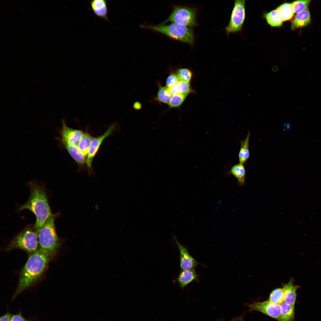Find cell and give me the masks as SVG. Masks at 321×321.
Segmentation results:
<instances>
[{
  "label": "cell",
  "mask_w": 321,
  "mask_h": 321,
  "mask_svg": "<svg viewBox=\"0 0 321 321\" xmlns=\"http://www.w3.org/2000/svg\"><path fill=\"white\" fill-rule=\"evenodd\" d=\"M53 260L50 256L40 248L30 254L20 271L18 284L12 300L42 281L45 278L50 263Z\"/></svg>",
  "instance_id": "1"
},
{
  "label": "cell",
  "mask_w": 321,
  "mask_h": 321,
  "mask_svg": "<svg viewBox=\"0 0 321 321\" xmlns=\"http://www.w3.org/2000/svg\"><path fill=\"white\" fill-rule=\"evenodd\" d=\"M28 185L30 190L29 197L27 202L20 207L19 210L27 209L34 214L36 218L34 226L38 233L51 215V210L43 184L31 182Z\"/></svg>",
  "instance_id": "2"
},
{
  "label": "cell",
  "mask_w": 321,
  "mask_h": 321,
  "mask_svg": "<svg viewBox=\"0 0 321 321\" xmlns=\"http://www.w3.org/2000/svg\"><path fill=\"white\" fill-rule=\"evenodd\" d=\"M59 213L52 214L38 233L39 248L56 259L64 246V240L59 237L56 233L55 221Z\"/></svg>",
  "instance_id": "3"
},
{
  "label": "cell",
  "mask_w": 321,
  "mask_h": 321,
  "mask_svg": "<svg viewBox=\"0 0 321 321\" xmlns=\"http://www.w3.org/2000/svg\"><path fill=\"white\" fill-rule=\"evenodd\" d=\"M39 248L38 232L34 225L26 226L16 235L6 246L3 250L9 251L14 249L23 250L29 254Z\"/></svg>",
  "instance_id": "4"
},
{
  "label": "cell",
  "mask_w": 321,
  "mask_h": 321,
  "mask_svg": "<svg viewBox=\"0 0 321 321\" xmlns=\"http://www.w3.org/2000/svg\"><path fill=\"white\" fill-rule=\"evenodd\" d=\"M142 26L191 45L194 43V36L193 30L185 25L172 23L167 25H143Z\"/></svg>",
  "instance_id": "5"
},
{
  "label": "cell",
  "mask_w": 321,
  "mask_h": 321,
  "mask_svg": "<svg viewBox=\"0 0 321 321\" xmlns=\"http://www.w3.org/2000/svg\"><path fill=\"white\" fill-rule=\"evenodd\" d=\"M196 11L190 7L175 6L164 23L171 22L193 27L197 25Z\"/></svg>",
  "instance_id": "6"
},
{
  "label": "cell",
  "mask_w": 321,
  "mask_h": 321,
  "mask_svg": "<svg viewBox=\"0 0 321 321\" xmlns=\"http://www.w3.org/2000/svg\"><path fill=\"white\" fill-rule=\"evenodd\" d=\"M245 3L244 0L235 1L229 22L225 28L227 34L242 29L245 18Z\"/></svg>",
  "instance_id": "7"
},
{
  "label": "cell",
  "mask_w": 321,
  "mask_h": 321,
  "mask_svg": "<svg viewBox=\"0 0 321 321\" xmlns=\"http://www.w3.org/2000/svg\"><path fill=\"white\" fill-rule=\"evenodd\" d=\"M119 124L116 122L111 124L106 130L102 135L93 137L91 143L90 149L86 158V165L89 174L92 171V162L94 157L97 153L104 141L111 135L114 131L119 128Z\"/></svg>",
  "instance_id": "8"
},
{
  "label": "cell",
  "mask_w": 321,
  "mask_h": 321,
  "mask_svg": "<svg viewBox=\"0 0 321 321\" xmlns=\"http://www.w3.org/2000/svg\"><path fill=\"white\" fill-rule=\"evenodd\" d=\"M62 126L58 130L59 135L55 137V139L57 142H64L78 147L84 133L81 130L68 127L64 118L62 119Z\"/></svg>",
  "instance_id": "9"
},
{
  "label": "cell",
  "mask_w": 321,
  "mask_h": 321,
  "mask_svg": "<svg viewBox=\"0 0 321 321\" xmlns=\"http://www.w3.org/2000/svg\"><path fill=\"white\" fill-rule=\"evenodd\" d=\"M250 311H257L279 320L281 314L280 305L274 304L269 300L255 302L247 304Z\"/></svg>",
  "instance_id": "10"
},
{
  "label": "cell",
  "mask_w": 321,
  "mask_h": 321,
  "mask_svg": "<svg viewBox=\"0 0 321 321\" xmlns=\"http://www.w3.org/2000/svg\"><path fill=\"white\" fill-rule=\"evenodd\" d=\"M174 238L180 251V265L181 270L195 269L199 263L191 255L186 248L179 243L174 235Z\"/></svg>",
  "instance_id": "11"
},
{
  "label": "cell",
  "mask_w": 321,
  "mask_h": 321,
  "mask_svg": "<svg viewBox=\"0 0 321 321\" xmlns=\"http://www.w3.org/2000/svg\"><path fill=\"white\" fill-rule=\"evenodd\" d=\"M61 147L66 150L69 155L79 167H83L86 165V158L78 147L63 142H58Z\"/></svg>",
  "instance_id": "12"
},
{
  "label": "cell",
  "mask_w": 321,
  "mask_h": 321,
  "mask_svg": "<svg viewBox=\"0 0 321 321\" xmlns=\"http://www.w3.org/2000/svg\"><path fill=\"white\" fill-rule=\"evenodd\" d=\"M90 9L97 17L109 22L107 2L105 0L90 1Z\"/></svg>",
  "instance_id": "13"
},
{
  "label": "cell",
  "mask_w": 321,
  "mask_h": 321,
  "mask_svg": "<svg viewBox=\"0 0 321 321\" xmlns=\"http://www.w3.org/2000/svg\"><path fill=\"white\" fill-rule=\"evenodd\" d=\"M311 22V16L308 8L297 13L291 22V29L293 30L304 27Z\"/></svg>",
  "instance_id": "14"
},
{
  "label": "cell",
  "mask_w": 321,
  "mask_h": 321,
  "mask_svg": "<svg viewBox=\"0 0 321 321\" xmlns=\"http://www.w3.org/2000/svg\"><path fill=\"white\" fill-rule=\"evenodd\" d=\"M293 280L291 279L284 284L282 288L284 292V302L289 305H294L296 298V290L299 286H295Z\"/></svg>",
  "instance_id": "15"
},
{
  "label": "cell",
  "mask_w": 321,
  "mask_h": 321,
  "mask_svg": "<svg viewBox=\"0 0 321 321\" xmlns=\"http://www.w3.org/2000/svg\"><path fill=\"white\" fill-rule=\"evenodd\" d=\"M199 276L195 269L182 270L177 278V281L182 290L192 281H199Z\"/></svg>",
  "instance_id": "16"
},
{
  "label": "cell",
  "mask_w": 321,
  "mask_h": 321,
  "mask_svg": "<svg viewBox=\"0 0 321 321\" xmlns=\"http://www.w3.org/2000/svg\"><path fill=\"white\" fill-rule=\"evenodd\" d=\"M228 174L233 175L237 179L238 185H245L246 171L243 164L239 163L233 166L229 171Z\"/></svg>",
  "instance_id": "17"
},
{
  "label": "cell",
  "mask_w": 321,
  "mask_h": 321,
  "mask_svg": "<svg viewBox=\"0 0 321 321\" xmlns=\"http://www.w3.org/2000/svg\"><path fill=\"white\" fill-rule=\"evenodd\" d=\"M250 135V132H248L246 139L240 142V149L238 155L239 163L243 164L246 163L250 157L249 148Z\"/></svg>",
  "instance_id": "18"
},
{
  "label": "cell",
  "mask_w": 321,
  "mask_h": 321,
  "mask_svg": "<svg viewBox=\"0 0 321 321\" xmlns=\"http://www.w3.org/2000/svg\"><path fill=\"white\" fill-rule=\"evenodd\" d=\"M280 306L281 314L278 321H295V306L283 302Z\"/></svg>",
  "instance_id": "19"
},
{
  "label": "cell",
  "mask_w": 321,
  "mask_h": 321,
  "mask_svg": "<svg viewBox=\"0 0 321 321\" xmlns=\"http://www.w3.org/2000/svg\"><path fill=\"white\" fill-rule=\"evenodd\" d=\"M264 16L268 23L272 26H280L284 22L281 14L276 9L266 13Z\"/></svg>",
  "instance_id": "20"
},
{
  "label": "cell",
  "mask_w": 321,
  "mask_h": 321,
  "mask_svg": "<svg viewBox=\"0 0 321 321\" xmlns=\"http://www.w3.org/2000/svg\"><path fill=\"white\" fill-rule=\"evenodd\" d=\"M169 89L172 95L181 94H188L192 91L189 82L181 81L169 88Z\"/></svg>",
  "instance_id": "21"
},
{
  "label": "cell",
  "mask_w": 321,
  "mask_h": 321,
  "mask_svg": "<svg viewBox=\"0 0 321 321\" xmlns=\"http://www.w3.org/2000/svg\"><path fill=\"white\" fill-rule=\"evenodd\" d=\"M93 138L89 133H84L78 144V148L86 157L88 154Z\"/></svg>",
  "instance_id": "22"
},
{
  "label": "cell",
  "mask_w": 321,
  "mask_h": 321,
  "mask_svg": "<svg viewBox=\"0 0 321 321\" xmlns=\"http://www.w3.org/2000/svg\"><path fill=\"white\" fill-rule=\"evenodd\" d=\"M276 9L281 14L284 21H289L293 17L294 12L292 3H285L279 6Z\"/></svg>",
  "instance_id": "23"
},
{
  "label": "cell",
  "mask_w": 321,
  "mask_h": 321,
  "mask_svg": "<svg viewBox=\"0 0 321 321\" xmlns=\"http://www.w3.org/2000/svg\"><path fill=\"white\" fill-rule=\"evenodd\" d=\"M271 302L280 305L284 302V292L282 288H277L270 294L269 300Z\"/></svg>",
  "instance_id": "24"
},
{
  "label": "cell",
  "mask_w": 321,
  "mask_h": 321,
  "mask_svg": "<svg viewBox=\"0 0 321 321\" xmlns=\"http://www.w3.org/2000/svg\"><path fill=\"white\" fill-rule=\"evenodd\" d=\"M171 95L169 88L166 86H160L158 91L157 98L160 102L168 103Z\"/></svg>",
  "instance_id": "25"
},
{
  "label": "cell",
  "mask_w": 321,
  "mask_h": 321,
  "mask_svg": "<svg viewBox=\"0 0 321 321\" xmlns=\"http://www.w3.org/2000/svg\"><path fill=\"white\" fill-rule=\"evenodd\" d=\"M188 95L181 94L172 95L168 103L169 107L174 108L179 106L184 101Z\"/></svg>",
  "instance_id": "26"
},
{
  "label": "cell",
  "mask_w": 321,
  "mask_h": 321,
  "mask_svg": "<svg viewBox=\"0 0 321 321\" xmlns=\"http://www.w3.org/2000/svg\"><path fill=\"white\" fill-rule=\"evenodd\" d=\"M311 1L297 0L292 3L294 13H298L308 8Z\"/></svg>",
  "instance_id": "27"
},
{
  "label": "cell",
  "mask_w": 321,
  "mask_h": 321,
  "mask_svg": "<svg viewBox=\"0 0 321 321\" xmlns=\"http://www.w3.org/2000/svg\"><path fill=\"white\" fill-rule=\"evenodd\" d=\"M177 75L181 81L189 82L192 76L191 70L187 68H180L176 71Z\"/></svg>",
  "instance_id": "28"
},
{
  "label": "cell",
  "mask_w": 321,
  "mask_h": 321,
  "mask_svg": "<svg viewBox=\"0 0 321 321\" xmlns=\"http://www.w3.org/2000/svg\"><path fill=\"white\" fill-rule=\"evenodd\" d=\"M179 81V79L177 75L174 74H170L167 78L166 85V87L169 88Z\"/></svg>",
  "instance_id": "29"
},
{
  "label": "cell",
  "mask_w": 321,
  "mask_h": 321,
  "mask_svg": "<svg viewBox=\"0 0 321 321\" xmlns=\"http://www.w3.org/2000/svg\"><path fill=\"white\" fill-rule=\"evenodd\" d=\"M26 320L23 316L22 313L19 310L18 313L15 314H12L10 321H26Z\"/></svg>",
  "instance_id": "30"
},
{
  "label": "cell",
  "mask_w": 321,
  "mask_h": 321,
  "mask_svg": "<svg viewBox=\"0 0 321 321\" xmlns=\"http://www.w3.org/2000/svg\"><path fill=\"white\" fill-rule=\"evenodd\" d=\"M12 314L7 311L0 318V321H10Z\"/></svg>",
  "instance_id": "31"
},
{
  "label": "cell",
  "mask_w": 321,
  "mask_h": 321,
  "mask_svg": "<svg viewBox=\"0 0 321 321\" xmlns=\"http://www.w3.org/2000/svg\"><path fill=\"white\" fill-rule=\"evenodd\" d=\"M133 107L135 109L138 110L141 109L142 106L140 103L138 102H136L133 104Z\"/></svg>",
  "instance_id": "32"
},
{
  "label": "cell",
  "mask_w": 321,
  "mask_h": 321,
  "mask_svg": "<svg viewBox=\"0 0 321 321\" xmlns=\"http://www.w3.org/2000/svg\"><path fill=\"white\" fill-rule=\"evenodd\" d=\"M231 321H244L243 316L240 317H237L232 319Z\"/></svg>",
  "instance_id": "33"
},
{
  "label": "cell",
  "mask_w": 321,
  "mask_h": 321,
  "mask_svg": "<svg viewBox=\"0 0 321 321\" xmlns=\"http://www.w3.org/2000/svg\"><path fill=\"white\" fill-rule=\"evenodd\" d=\"M26 321H30V320H26Z\"/></svg>",
  "instance_id": "34"
}]
</instances>
